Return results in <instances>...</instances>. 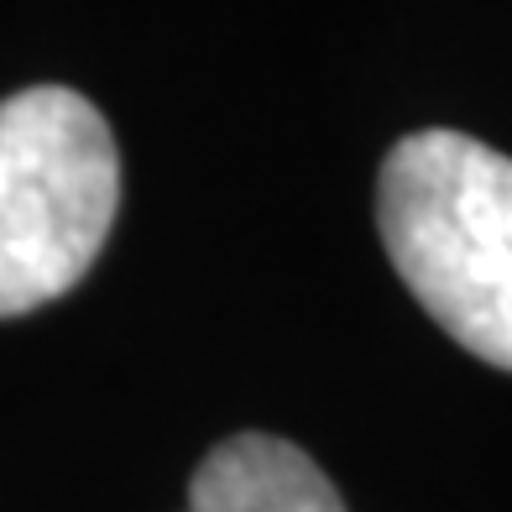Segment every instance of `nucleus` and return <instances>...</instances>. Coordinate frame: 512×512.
I'll return each instance as SVG.
<instances>
[{
	"label": "nucleus",
	"mask_w": 512,
	"mask_h": 512,
	"mask_svg": "<svg viewBox=\"0 0 512 512\" xmlns=\"http://www.w3.org/2000/svg\"><path fill=\"white\" fill-rule=\"evenodd\" d=\"M377 230L424 314L512 371V157L460 131H413L377 178Z\"/></svg>",
	"instance_id": "nucleus-1"
},
{
	"label": "nucleus",
	"mask_w": 512,
	"mask_h": 512,
	"mask_svg": "<svg viewBox=\"0 0 512 512\" xmlns=\"http://www.w3.org/2000/svg\"><path fill=\"white\" fill-rule=\"evenodd\" d=\"M121 204V152L79 89L0 100V319L63 298L95 267Z\"/></svg>",
	"instance_id": "nucleus-2"
},
{
	"label": "nucleus",
	"mask_w": 512,
	"mask_h": 512,
	"mask_svg": "<svg viewBox=\"0 0 512 512\" xmlns=\"http://www.w3.org/2000/svg\"><path fill=\"white\" fill-rule=\"evenodd\" d=\"M189 512H345V502L298 445L277 434H236L199 460Z\"/></svg>",
	"instance_id": "nucleus-3"
}]
</instances>
